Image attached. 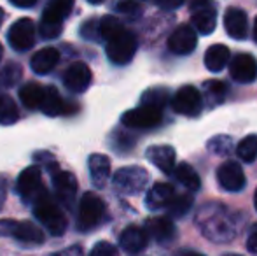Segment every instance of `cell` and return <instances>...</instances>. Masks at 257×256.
<instances>
[{"mask_svg": "<svg viewBox=\"0 0 257 256\" xmlns=\"http://www.w3.org/2000/svg\"><path fill=\"white\" fill-rule=\"evenodd\" d=\"M34 214L53 235L60 237V235H63L65 230H67V225H68L67 218H65L63 211L49 198V195H46V197H42L39 202H35Z\"/></svg>", "mask_w": 257, "mask_h": 256, "instance_id": "obj_1", "label": "cell"}, {"mask_svg": "<svg viewBox=\"0 0 257 256\" xmlns=\"http://www.w3.org/2000/svg\"><path fill=\"white\" fill-rule=\"evenodd\" d=\"M149 183V172L144 167H122L114 174V186L122 195H137L144 192Z\"/></svg>", "mask_w": 257, "mask_h": 256, "instance_id": "obj_2", "label": "cell"}, {"mask_svg": "<svg viewBox=\"0 0 257 256\" xmlns=\"http://www.w3.org/2000/svg\"><path fill=\"white\" fill-rule=\"evenodd\" d=\"M137 48H139V42H137L135 34L124 28L121 34H117L107 42V56L112 63L126 65L133 60Z\"/></svg>", "mask_w": 257, "mask_h": 256, "instance_id": "obj_3", "label": "cell"}, {"mask_svg": "<svg viewBox=\"0 0 257 256\" xmlns=\"http://www.w3.org/2000/svg\"><path fill=\"white\" fill-rule=\"evenodd\" d=\"M0 235L13 237L25 244H42L44 233L37 225L30 221H14V219H0Z\"/></svg>", "mask_w": 257, "mask_h": 256, "instance_id": "obj_4", "label": "cell"}, {"mask_svg": "<svg viewBox=\"0 0 257 256\" xmlns=\"http://www.w3.org/2000/svg\"><path fill=\"white\" fill-rule=\"evenodd\" d=\"M105 216V204L98 195L88 192L79 202V228L88 232L100 225Z\"/></svg>", "mask_w": 257, "mask_h": 256, "instance_id": "obj_5", "label": "cell"}, {"mask_svg": "<svg viewBox=\"0 0 257 256\" xmlns=\"http://www.w3.org/2000/svg\"><path fill=\"white\" fill-rule=\"evenodd\" d=\"M18 193L23 197V200L30 202V204H35L39 202L42 197H46L48 192H46L44 185H42V172L37 165H32V167L25 168L23 172L18 178V185H16Z\"/></svg>", "mask_w": 257, "mask_h": 256, "instance_id": "obj_6", "label": "cell"}, {"mask_svg": "<svg viewBox=\"0 0 257 256\" xmlns=\"http://www.w3.org/2000/svg\"><path fill=\"white\" fill-rule=\"evenodd\" d=\"M172 109L177 114H182L187 118H196L200 116L201 109H203V95L200 90L194 86L187 84L182 86L175 95L172 97Z\"/></svg>", "mask_w": 257, "mask_h": 256, "instance_id": "obj_7", "label": "cell"}, {"mask_svg": "<svg viewBox=\"0 0 257 256\" xmlns=\"http://www.w3.org/2000/svg\"><path fill=\"white\" fill-rule=\"evenodd\" d=\"M191 9V23L194 30L201 35H210L215 30L217 13L212 0H193L189 6Z\"/></svg>", "mask_w": 257, "mask_h": 256, "instance_id": "obj_8", "label": "cell"}, {"mask_svg": "<svg viewBox=\"0 0 257 256\" xmlns=\"http://www.w3.org/2000/svg\"><path fill=\"white\" fill-rule=\"evenodd\" d=\"M121 121L128 128H139V130L154 128L163 121V109L153 106H140L137 109L126 111L122 114Z\"/></svg>", "mask_w": 257, "mask_h": 256, "instance_id": "obj_9", "label": "cell"}, {"mask_svg": "<svg viewBox=\"0 0 257 256\" xmlns=\"http://www.w3.org/2000/svg\"><path fill=\"white\" fill-rule=\"evenodd\" d=\"M7 39L14 51H28L35 44V23L30 18H21L11 27Z\"/></svg>", "mask_w": 257, "mask_h": 256, "instance_id": "obj_10", "label": "cell"}, {"mask_svg": "<svg viewBox=\"0 0 257 256\" xmlns=\"http://www.w3.org/2000/svg\"><path fill=\"white\" fill-rule=\"evenodd\" d=\"M196 30L189 25H180L168 39V49L175 55H189L196 49Z\"/></svg>", "mask_w": 257, "mask_h": 256, "instance_id": "obj_11", "label": "cell"}, {"mask_svg": "<svg viewBox=\"0 0 257 256\" xmlns=\"http://www.w3.org/2000/svg\"><path fill=\"white\" fill-rule=\"evenodd\" d=\"M217 181L226 192H241L245 188L243 168L236 161H226L217 170Z\"/></svg>", "mask_w": 257, "mask_h": 256, "instance_id": "obj_12", "label": "cell"}, {"mask_svg": "<svg viewBox=\"0 0 257 256\" xmlns=\"http://www.w3.org/2000/svg\"><path fill=\"white\" fill-rule=\"evenodd\" d=\"M91 68L82 62H74L67 68L63 75V82L72 93H82L91 84Z\"/></svg>", "mask_w": 257, "mask_h": 256, "instance_id": "obj_13", "label": "cell"}, {"mask_svg": "<svg viewBox=\"0 0 257 256\" xmlns=\"http://www.w3.org/2000/svg\"><path fill=\"white\" fill-rule=\"evenodd\" d=\"M229 74L234 81L243 82V84L255 81V77H257L255 58L252 55H248V53H240V55H236L233 60H231Z\"/></svg>", "mask_w": 257, "mask_h": 256, "instance_id": "obj_14", "label": "cell"}, {"mask_svg": "<svg viewBox=\"0 0 257 256\" xmlns=\"http://www.w3.org/2000/svg\"><path fill=\"white\" fill-rule=\"evenodd\" d=\"M53 185L58 200L70 207L72 202L75 200V195H77V179H75V176L67 170H58L53 176Z\"/></svg>", "mask_w": 257, "mask_h": 256, "instance_id": "obj_15", "label": "cell"}, {"mask_svg": "<svg viewBox=\"0 0 257 256\" xmlns=\"http://www.w3.org/2000/svg\"><path fill=\"white\" fill-rule=\"evenodd\" d=\"M224 28L229 37L243 41L248 34V20L245 11L238 9V7H229L224 14Z\"/></svg>", "mask_w": 257, "mask_h": 256, "instance_id": "obj_16", "label": "cell"}, {"mask_svg": "<svg viewBox=\"0 0 257 256\" xmlns=\"http://www.w3.org/2000/svg\"><path fill=\"white\" fill-rule=\"evenodd\" d=\"M41 109L46 116L54 118V116H60V114H74L79 109V106H75V104H65L60 92L54 86H48Z\"/></svg>", "mask_w": 257, "mask_h": 256, "instance_id": "obj_17", "label": "cell"}, {"mask_svg": "<svg viewBox=\"0 0 257 256\" xmlns=\"http://www.w3.org/2000/svg\"><path fill=\"white\" fill-rule=\"evenodd\" d=\"M147 240H149V235L144 228L140 226H128L126 230H122L121 237H119V244L121 247L126 251V253L137 254L140 251H144L147 247Z\"/></svg>", "mask_w": 257, "mask_h": 256, "instance_id": "obj_18", "label": "cell"}, {"mask_svg": "<svg viewBox=\"0 0 257 256\" xmlns=\"http://www.w3.org/2000/svg\"><path fill=\"white\" fill-rule=\"evenodd\" d=\"M147 158L165 174L170 176L175 172V149L172 146H151L147 149Z\"/></svg>", "mask_w": 257, "mask_h": 256, "instance_id": "obj_19", "label": "cell"}, {"mask_svg": "<svg viewBox=\"0 0 257 256\" xmlns=\"http://www.w3.org/2000/svg\"><path fill=\"white\" fill-rule=\"evenodd\" d=\"M58 62H60V51L56 48H42L32 56L30 67L35 74L46 75L56 67Z\"/></svg>", "mask_w": 257, "mask_h": 256, "instance_id": "obj_20", "label": "cell"}, {"mask_svg": "<svg viewBox=\"0 0 257 256\" xmlns=\"http://www.w3.org/2000/svg\"><path fill=\"white\" fill-rule=\"evenodd\" d=\"M175 197L177 195L172 185L158 183V185H154L153 188L149 190V193H147V197H146V204L151 211H158V209L168 207Z\"/></svg>", "mask_w": 257, "mask_h": 256, "instance_id": "obj_21", "label": "cell"}, {"mask_svg": "<svg viewBox=\"0 0 257 256\" xmlns=\"http://www.w3.org/2000/svg\"><path fill=\"white\" fill-rule=\"evenodd\" d=\"M88 165H89V176H91L93 185L96 188H103L107 185L108 178H110V160H108V156L95 153L89 156Z\"/></svg>", "mask_w": 257, "mask_h": 256, "instance_id": "obj_22", "label": "cell"}, {"mask_svg": "<svg viewBox=\"0 0 257 256\" xmlns=\"http://www.w3.org/2000/svg\"><path fill=\"white\" fill-rule=\"evenodd\" d=\"M146 232L158 242H168L175 237V225L170 218H151L146 223Z\"/></svg>", "mask_w": 257, "mask_h": 256, "instance_id": "obj_23", "label": "cell"}, {"mask_svg": "<svg viewBox=\"0 0 257 256\" xmlns=\"http://www.w3.org/2000/svg\"><path fill=\"white\" fill-rule=\"evenodd\" d=\"M229 48L224 44H213L205 53V67L210 72H220L229 62Z\"/></svg>", "mask_w": 257, "mask_h": 256, "instance_id": "obj_24", "label": "cell"}, {"mask_svg": "<svg viewBox=\"0 0 257 256\" xmlns=\"http://www.w3.org/2000/svg\"><path fill=\"white\" fill-rule=\"evenodd\" d=\"M74 6L75 0H49L48 6L44 7L42 18H49V20L63 23L65 18L70 16V13L74 11Z\"/></svg>", "mask_w": 257, "mask_h": 256, "instance_id": "obj_25", "label": "cell"}, {"mask_svg": "<svg viewBox=\"0 0 257 256\" xmlns=\"http://www.w3.org/2000/svg\"><path fill=\"white\" fill-rule=\"evenodd\" d=\"M46 95V88H42L37 82H27L25 86H21L20 90V99L25 104V107L28 109H37L42 106V100Z\"/></svg>", "mask_w": 257, "mask_h": 256, "instance_id": "obj_26", "label": "cell"}, {"mask_svg": "<svg viewBox=\"0 0 257 256\" xmlns=\"http://www.w3.org/2000/svg\"><path fill=\"white\" fill-rule=\"evenodd\" d=\"M175 178H177V181L180 183L182 186H186L189 192H198L200 190V186H201V181H200V176L196 174V170H194L193 167H191L189 163H179L175 167Z\"/></svg>", "mask_w": 257, "mask_h": 256, "instance_id": "obj_27", "label": "cell"}, {"mask_svg": "<svg viewBox=\"0 0 257 256\" xmlns=\"http://www.w3.org/2000/svg\"><path fill=\"white\" fill-rule=\"evenodd\" d=\"M203 90H205L203 99L206 100V106L208 107L219 106V104H222L224 99H226L227 88L222 81H217V79H213V81H206Z\"/></svg>", "mask_w": 257, "mask_h": 256, "instance_id": "obj_28", "label": "cell"}, {"mask_svg": "<svg viewBox=\"0 0 257 256\" xmlns=\"http://www.w3.org/2000/svg\"><path fill=\"white\" fill-rule=\"evenodd\" d=\"M20 120V113L14 100L7 95H0V125H13Z\"/></svg>", "mask_w": 257, "mask_h": 256, "instance_id": "obj_29", "label": "cell"}, {"mask_svg": "<svg viewBox=\"0 0 257 256\" xmlns=\"http://www.w3.org/2000/svg\"><path fill=\"white\" fill-rule=\"evenodd\" d=\"M168 100H170V92L166 88H151L147 92H144L142 106H153L163 109L168 104Z\"/></svg>", "mask_w": 257, "mask_h": 256, "instance_id": "obj_30", "label": "cell"}, {"mask_svg": "<svg viewBox=\"0 0 257 256\" xmlns=\"http://www.w3.org/2000/svg\"><path fill=\"white\" fill-rule=\"evenodd\" d=\"M236 154L241 161L252 163L257 158V135H247L236 147Z\"/></svg>", "mask_w": 257, "mask_h": 256, "instance_id": "obj_31", "label": "cell"}, {"mask_svg": "<svg viewBox=\"0 0 257 256\" xmlns=\"http://www.w3.org/2000/svg\"><path fill=\"white\" fill-rule=\"evenodd\" d=\"M122 30H124V27L115 16H103L100 20V34H102V39H105L107 42L114 39L117 34H121Z\"/></svg>", "mask_w": 257, "mask_h": 256, "instance_id": "obj_32", "label": "cell"}, {"mask_svg": "<svg viewBox=\"0 0 257 256\" xmlns=\"http://www.w3.org/2000/svg\"><path fill=\"white\" fill-rule=\"evenodd\" d=\"M191 205H193V197L191 195H177L166 209H168V214L172 218H180V216H184L189 211Z\"/></svg>", "mask_w": 257, "mask_h": 256, "instance_id": "obj_33", "label": "cell"}, {"mask_svg": "<svg viewBox=\"0 0 257 256\" xmlns=\"http://www.w3.org/2000/svg\"><path fill=\"white\" fill-rule=\"evenodd\" d=\"M39 32L44 39H56L63 32V23L49 20V18H42L41 23H39Z\"/></svg>", "mask_w": 257, "mask_h": 256, "instance_id": "obj_34", "label": "cell"}, {"mask_svg": "<svg viewBox=\"0 0 257 256\" xmlns=\"http://www.w3.org/2000/svg\"><path fill=\"white\" fill-rule=\"evenodd\" d=\"M21 79V67L18 63H9L0 70V84L14 86Z\"/></svg>", "mask_w": 257, "mask_h": 256, "instance_id": "obj_35", "label": "cell"}, {"mask_svg": "<svg viewBox=\"0 0 257 256\" xmlns=\"http://www.w3.org/2000/svg\"><path fill=\"white\" fill-rule=\"evenodd\" d=\"M81 35L86 41H98V39H102V34H100V20L91 18V20L84 21V25L81 27Z\"/></svg>", "mask_w": 257, "mask_h": 256, "instance_id": "obj_36", "label": "cell"}, {"mask_svg": "<svg viewBox=\"0 0 257 256\" xmlns=\"http://www.w3.org/2000/svg\"><path fill=\"white\" fill-rule=\"evenodd\" d=\"M233 147V142H231V137L226 135H217L213 139H210L208 142V149L213 151L215 154H227Z\"/></svg>", "mask_w": 257, "mask_h": 256, "instance_id": "obj_37", "label": "cell"}, {"mask_svg": "<svg viewBox=\"0 0 257 256\" xmlns=\"http://www.w3.org/2000/svg\"><path fill=\"white\" fill-rule=\"evenodd\" d=\"M115 11L126 16H139L142 13V7L137 0H121V2L115 6Z\"/></svg>", "mask_w": 257, "mask_h": 256, "instance_id": "obj_38", "label": "cell"}, {"mask_svg": "<svg viewBox=\"0 0 257 256\" xmlns=\"http://www.w3.org/2000/svg\"><path fill=\"white\" fill-rule=\"evenodd\" d=\"M89 256H117V249H115L110 242L102 240V242L95 244V247L91 249Z\"/></svg>", "mask_w": 257, "mask_h": 256, "instance_id": "obj_39", "label": "cell"}, {"mask_svg": "<svg viewBox=\"0 0 257 256\" xmlns=\"http://www.w3.org/2000/svg\"><path fill=\"white\" fill-rule=\"evenodd\" d=\"M154 4L163 11H175L186 4V0H154Z\"/></svg>", "mask_w": 257, "mask_h": 256, "instance_id": "obj_40", "label": "cell"}, {"mask_svg": "<svg viewBox=\"0 0 257 256\" xmlns=\"http://www.w3.org/2000/svg\"><path fill=\"white\" fill-rule=\"evenodd\" d=\"M247 249L250 251V253L257 254V223L252 226L250 235H248V239H247Z\"/></svg>", "mask_w": 257, "mask_h": 256, "instance_id": "obj_41", "label": "cell"}, {"mask_svg": "<svg viewBox=\"0 0 257 256\" xmlns=\"http://www.w3.org/2000/svg\"><path fill=\"white\" fill-rule=\"evenodd\" d=\"M51 256H82V247L79 246H70L67 249H61L58 253H54Z\"/></svg>", "mask_w": 257, "mask_h": 256, "instance_id": "obj_42", "label": "cell"}, {"mask_svg": "<svg viewBox=\"0 0 257 256\" xmlns=\"http://www.w3.org/2000/svg\"><path fill=\"white\" fill-rule=\"evenodd\" d=\"M11 4L20 7V9H30L37 4V0H11Z\"/></svg>", "mask_w": 257, "mask_h": 256, "instance_id": "obj_43", "label": "cell"}, {"mask_svg": "<svg viewBox=\"0 0 257 256\" xmlns=\"http://www.w3.org/2000/svg\"><path fill=\"white\" fill-rule=\"evenodd\" d=\"M6 195H7V183H6V178L0 176V209H2L4 202H6Z\"/></svg>", "mask_w": 257, "mask_h": 256, "instance_id": "obj_44", "label": "cell"}, {"mask_svg": "<svg viewBox=\"0 0 257 256\" xmlns=\"http://www.w3.org/2000/svg\"><path fill=\"white\" fill-rule=\"evenodd\" d=\"M175 256H205V254L196 253V251H191V249H182V251H179Z\"/></svg>", "mask_w": 257, "mask_h": 256, "instance_id": "obj_45", "label": "cell"}, {"mask_svg": "<svg viewBox=\"0 0 257 256\" xmlns=\"http://www.w3.org/2000/svg\"><path fill=\"white\" fill-rule=\"evenodd\" d=\"M4 18H6V14H4V9L0 7V27H2V23H4Z\"/></svg>", "mask_w": 257, "mask_h": 256, "instance_id": "obj_46", "label": "cell"}, {"mask_svg": "<svg viewBox=\"0 0 257 256\" xmlns=\"http://www.w3.org/2000/svg\"><path fill=\"white\" fill-rule=\"evenodd\" d=\"M254 39L257 42V18H255V23H254Z\"/></svg>", "mask_w": 257, "mask_h": 256, "instance_id": "obj_47", "label": "cell"}, {"mask_svg": "<svg viewBox=\"0 0 257 256\" xmlns=\"http://www.w3.org/2000/svg\"><path fill=\"white\" fill-rule=\"evenodd\" d=\"M88 2L89 4H95V6H96V4H102V2H105V0H88Z\"/></svg>", "mask_w": 257, "mask_h": 256, "instance_id": "obj_48", "label": "cell"}, {"mask_svg": "<svg viewBox=\"0 0 257 256\" xmlns=\"http://www.w3.org/2000/svg\"><path fill=\"white\" fill-rule=\"evenodd\" d=\"M254 205H255V209H257V190H255V195H254Z\"/></svg>", "mask_w": 257, "mask_h": 256, "instance_id": "obj_49", "label": "cell"}, {"mask_svg": "<svg viewBox=\"0 0 257 256\" xmlns=\"http://www.w3.org/2000/svg\"><path fill=\"white\" fill-rule=\"evenodd\" d=\"M2 55H4V48H2V44H0V60H2Z\"/></svg>", "mask_w": 257, "mask_h": 256, "instance_id": "obj_50", "label": "cell"}, {"mask_svg": "<svg viewBox=\"0 0 257 256\" xmlns=\"http://www.w3.org/2000/svg\"><path fill=\"white\" fill-rule=\"evenodd\" d=\"M227 256H240V254H227Z\"/></svg>", "mask_w": 257, "mask_h": 256, "instance_id": "obj_51", "label": "cell"}]
</instances>
